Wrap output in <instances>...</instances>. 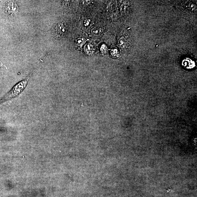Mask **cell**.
<instances>
[{"instance_id": "cell-7", "label": "cell", "mask_w": 197, "mask_h": 197, "mask_svg": "<svg viewBox=\"0 0 197 197\" xmlns=\"http://www.w3.org/2000/svg\"><path fill=\"white\" fill-rule=\"evenodd\" d=\"M119 46L121 47V48H123L126 45V40L123 37H122V38H120L119 39Z\"/></svg>"}, {"instance_id": "cell-3", "label": "cell", "mask_w": 197, "mask_h": 197, "mask_svg": "<svg viewBox=\"0 0 197 197\" xmlns=\"http://www.w3.org/2000/svg\"><path fill=\"white\" fill-rule=\"evenodd\" d=\"M8 6L9 12L11 13H16L18 11V7L16 4L14 2H10L8 4Z\"/></svg>"}, {"instance_id": "cell-6", "label": "cell", "mask_w": 197, "mask_h": 197, "mask_svg": "<svg viewBox=\"0 0 197 197\" xmlns=\"http://www.w3.org/2000/svg\"><path fill=\"white\" fill-rule=\"evenodd\" d=\"M86 41V40L84 38H78L76 40V44L78 46L81 47V46H82L83 45H84Z\"/></svg>"}, {"instance_id": "cell-8", "label": "cell", "mask_w": 197, "mask_h": 197, "mask_svg": "<svg viewBox=\"0 0 197 197\" xmlns=\"http://www.w3.org/2000/svg\"><path fill=\"white\" fill-rule=\"evenodd\" d=\"M108 50V48L105 45H103L101 48V52L103 53H105Z\"/></svg>"}, {"instance_id": "cell-2", "label": "cell", "mask_w": 197, "mask_h": 197, "mask_svg": "<svg viewBox=\"0 0 197 197\" xmlns=\"http://www.w3.org/2000/svg\"><path fill=\"white\" fill-rule=\"evenodd\" d=\"M55 32L56 35H63L67 31V29L62 24H57L55 28Z\"/></svg>"}, {"instance_id": "cell-4", "label": "cell", "mask_w": 197, "mask_h": 197, "mask_svg": "<svg viewBox=\"0 0 197 197\" xmlns=\"http://www.w3.org/2000/svg\"><path fill=\"white\" fill-rule=\"evenodd\" d=\"M84 52L88 55H91L93 52V47L92 44L88 43L84 46Z\"/></svg>"}, {"instance_id": "cell-5", "label": "cell", "mask_w": 197, "mask_h": 197, "mask_svg": "<svg viewBox=\"0 0 197 197\" xmlns=\"http://www.w3.org/2000/svg\"><path fill=\"white\" fill-rule=\"evenodd\" d=\"M102 30L100 28H94L92 29L91 33L94 36H98L102 34Z\"/></svg>"}, {"instance_id": "cell-1", "label": "cell", "mask_w": 197, "mask_h": 197, "mask_svg": "<svg viewBox=\"0 0 197 197\" xmlns=\"http://www.w3.org/2000/svg\"><path fill=\"white\" fill-rule=\"evenodd\" d=\"M29 78L28 77L15 85L9 92L0 99V105L18 96L26 88Z\"/></svg>"}]
</instances>
